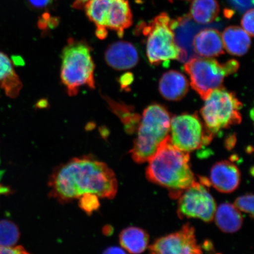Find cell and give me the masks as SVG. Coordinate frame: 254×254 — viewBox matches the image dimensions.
Returning <instances> with one entry per match:
<instances>
[{
	"label": "cell",
	"instance_id": "6da1fadb",
	"mask_svg": "<svg viewBox=\"0 0 254 254\" xmlns=\"http://www.w3.org/2000/svg\"><path fill=\"white\" fill-rule=\"evenodd\" d=\"M49 186L51 197L66 203L87 193L113 199L118 190V182L106 164L88 155L57 167L51 175Z\"/></svg>",
	"mask_w": 254,
	"mask_h": 254
},
{
	"label": "cell",
	"instance_id": "7a4b0ae2",
	"mask_svg": "<svg viewBox=\"0 0 254 254\" xmlns=\"http://www.w3.org/2000/svg\"><path fill=\"white\" fill-rule=\"evenodd\" d=\"M146 176L151 182L169 190L174 197L195 182L190 169L189 152L171 142L170 135L148 161Z\"/></svg>",
	"mask_w": 254,
	"mask_h": 254
},
{
	"label": "cell",
	"instance_id": "3957f363",
	"mask_svg": "<svg viewBox=\"0 0 254 254\" xmlns=\"http://www.w3.org/2000/svg\"><path fill=\"white\" fill-rule=\"evenodd\" d=\"M171 119L169 112L160 104H152L144 111L137 136L130 151L136 163L148 162L169 136Z\"/></svg>",
	"mask_w": 254,
	"mask_h": 254
},
{
	"label": "cell",
	"instance_id": "277c9868",
	"mask_svg": "<svg viewBox=\"0 0 254 254\" xmlns=\"http://www.w3.org/2000/svg\"><path fill=\"white\" fill-rule=\"evenodd\" d=\"M62 60L60 75L69 96L77 95L85 85L95 88V64L87 42L69 39L62 51Z\"/></svg>",
	"mask_w": 254,
	"mask_h": 254
},
{
	"label": "cell",
	"instance_id": "5b68a950",
	"mask_svg": "<svg viewBox=\"0 0 254 254\" xmlns=\"http://www.w3.org/2000/svg\"><path fill=\"white\" fill-rule=\"evenodd\" d=\"M236 60L223 64L205 57H193L184 64V70L190 76V86L205 100L215 89L222 87L224 78L239 68Z\"/></svg>",
	"mask_w": 254,
	"mask_h": 254
},
{
	"label": "cell",
	"instance_id": "8992f818",
	"mask_svg": "<svg viewBox=\"0 0 254 254\" xmlns=\"http://www.w3.org/2000/svg\"><path fill=\"white\" fill-rule=\"evenodd\" d=\"M205 101L201 114L205 128L212 135L241 122L243 104L233 92L221 87L212 91Z\"/></svg>",
	"mask_w": 254,
	"mask_h": 254
},
{
	"label": "cell",
	"instance_id": "52a82bcc",
	"mask_svg": "<svg viewBox=\"0 0 254 254\" xmlns=\"http://www.w3.org/2000/svg\"><path fill=\"white\" fill-rule=\"evenodd\" d=\"M142 33L147 36L146 52L152 65H158L179 59L181 50L171 27V19L165 12L157 16L147 25H141Z\"/></svg>",
	"mask_w": 254,
	"mask_h": 254
},
{
	"label": "cell",
	"instance_id": "ba28073f",
	"mask_svg": "<svg viewBox=\"0 0 254 254\" xmlns=\"http://www.w3.org/2000/svg\"><path fill=\"white\" fill-rule=\"evenodd\" d=\"M84 9L97 27L115 31L120 38L132 23V12L127 0H89Z\"/></svg>",
	"mask_w": 254,
	"mask_h": 254
},
{
	"label": "cell",
	"instance_id": "9c48e42d",
	"mask_svg": "<svg viewBox=\"0 0 254 254\" xmlns=\"http://www.w3.org/2000/svg\"><path fill=\"white\" fill-rule=\"evenodd\" d=\"M170 137L180 150L187 152L198 150L211 142L212 136L197 114H183L171 119Z\"/></svg>",
	"mask_w": 254,
	"mask_h": 254
},
{
	"label": "cell",
	"instance_id": "30bf717a",
	"mask_svg": "<svg viewBox=\"0 0 254 254\" xmlns=\"http://www.w3.org/2000/svg\"><path fill=\"white\" fill-rule=\"evenodd\" d=\"M207 186L194 182L183 190L178 206L180 217L198 218L206 222L214 220L217 205Z\"/></svg>",
	"mask_w": 254,
	"mask_h": 254
},
{
	"label": "cell",
	"instance_id": "8fae6325",
	"mask_svg": "<svg viewBox=\"0 0 254 254\" xmlns=\"http://www.w3.org/2000/svg\"><path fill=\"white\" fill-rule=\"evenodd\" d=\"M149 250L152 254H201V248L196 242L195 230L189 224L184 225L182 230L168 236L159 238Z\"/></svg>",
	"mask_w": 254,
	"mask_h": 254
},
{
	"label": "cell",
	"instance_id": "7c38bea8",
	"mask_svg": "<svg viewBox=\"0 0 254 254\" xmlns=\"http://www.w3.org/2000/svg\"><path fill=\"white\" fill-rule=\"evenodd\" d=\"M104 56L107 64L119 71L134 67L139 61L137 50L127 41H120L111 44Z\"/></svg>",
	"mask_w": 254,
	"mask_h": 254
},
{
	"label": "cell",
	"instance_id": "4fadbf2b",
	"mask_svg": "<svg viewBox=\"0 0 254 254\" xmlns=\"http://www.w3.org/2000/svg\"><path fill=\"white\" fill-rule=\"evenodd\" d=\"M209 182L219 192L231 193L240 185V171L237 166L230 161L218 162L211 168Z\"/></svg>",
	"mask_w": 254,
	"mask_h": 254
},
{
	"label": "cell",
	"instance_id": "5bb4252c",
	"mask_svg": "<svg viewBox=\"0 0 254 254\" xmlns=\"http://www.w3.org/2000/svg\"><path fill=\"white\" fill-rule=\"evenodd\" d=\"M192 49L197 56L205 58L224 55V47L220 31L212 28L200 30L193 38Z\"/></svg>",
	"mask_w": 254,
	"mask_h": 254
},
{
	"label": "cell",
	"instance_id": "9a60e30c",
	"mask_svg": "<svg viewBox=\"0 0 254 254\" xmlns=\"http://www.w3.org/2000/svg\"><path fill=\"white\" fill-rule=\"evenodd\" d=\"M159 90L166 100L179 101L188 93L189 82L182 72L171 70L162 76L159 82Z\"/></svg>",
	"mask_w": 254,
	"mask_h": 254
},
{
	"label": "cell",
	"instance_id": "2e32d148",
	"mask_svg": "<svg viewBox=\"0 0 254 254\" xmlns=\"http://www.w3.org/2000/svg\"><path fill=\"white\" fill-rule=\"evenodd\" d=\"M222 39L227 52L231 55L239 57L246 55L252 44L250 35L243 28L238 26L225 28Z\"/></svg>",
	"mask_w": 254,
	"mask_h": 254
},
{
	"label": "cell",
	"instance_id": "e0dca14e",
	"mask_svg": "<svg viewBox=\"0 0 254 254\" xmlns=\"http://www.w3.org/2000/svg\"><path fill=\"white\" fill-rule=\"evenodd\" d=\"M0 88L8 97H18L23 88V84L16 74L13 65L8 57L0 52Z\"/></svg>",
	"mask_w": 254,
	"mask_h": 254
},
{
	"label": "cell",
	"instance_id": "ac0fdd59",
	"mask_svg": "<svg viewBox=\"0 0 254 254\" xmlns=\"http://www.w3.org/2000/svg\"><path fill=\"white\" fill-rule=\"evenodd\" d=\"M216 224L220 229L227 233H233L240 230L243 218L240 211L230 203H223L216 209L214 217Z\"/></svg>",
	"mask_w": 254,
	"mask_h": 254
},
{
	"label": "cell",
	"instance_id": "d6986e66",
	"mask_svg": "<svg viewBox=\"0 0 254 254\" xmlns=\"http://www.w3.org/2000/svg\"><path fill=\"white\" fill-rule=\"evenodd\" d=\"M120 243L124 250L131 254H140L147 249L149 236L140 228L129 227L120 234Z\"/></svg>",
	"mask_w": 254,
	"mask_h": 254
},
{
	"label": "cell",
	"instance_id": "ffe728a7",
	"mask_svg": "<svg viewBox=\"0 0 254 254\" xmlns=\"http://www.w3.org/2000/svg\"><path fill=\"white\" fill-rule=\"evenodd\" d=\"M220 13L217 0H192L190 17L199 24L211 23Z\"/></svg>",
	"mask_w": 254,
	"mask_h": 254
},
{
	"label": "cell",
	"instance_id": "44dd1931",
	"mask_svg": "<svg viewBox=\"0 0 254 254\" xmlns=\"http://www.w3.org/2000/svg\"><path fill=\"white\" fill-rule=\"evenodd\" d=\"M20 236V231L14 222L7 220L0 221V246L13 247Z\"/></svg>",
	"mask_w": 254,
	"mask_h": 254
},
{
	"label": "cell",
	"instance_id": "7402d4cb",
	"mask_svg": "<svg viewBox=\"0 0 254 254\" xmlns=\"http://www.w3.org/2000/svg\"><path fill=\"white\" fill-rule=\"evenodd\" d=\"M109 102L111 109L114 113L117 114L127 128V130L134 129L135 125L139 123V115L133 112V109L131 107L126 106V105L120 104L114 102L113 101L107 100Z\"/></svg>",
	"mask_w": 254,
	"mask_h": 254
},
{
	"label": "cell",
	"instance_id": "603a6c76",
	"mask_svg": "<svg viewBox=\"0 0 254 254\" xmlns=\"http://www.w3.org/2000/svg\"><path fill=\"white\" fill-rule=\"evenodd\" d=\"M79 206L82 210L90 215L99 208V197L94 193H85L79 198Z\"/></svg>",
	"mask_w": 254,
	"mask_h": 254
},
{
	"label": "cell",
	"instance_id": "cb8c5ba5",
	"mask_svg": "<svg viewBox=\"0 0 254 254\" xmlns=\"http://www.w3.org/2000/svg\"><path fill=\"white\" fill-rule=\"evenodd\" d=\"M238 210L246 212L253 217L254 216V195L252 193L240 196L235 201L234 204Z\"/></svg>",
	"mask_w": 254,
	"mask_h": 254
},
{
	"label": "cell",
	"instance_id": "d4e9b609",
	"mask_svg": "<svg viewBox=\"0 0 254 254\" xmlns=\"http://www.w3.org/2000/svg\"><path fill=\"white\" fill-rule=\"evenodd\" d=\"M254 9L253 8L248 9L246 13L244 14L241 22L243 29L251 37L254 36Z\"/></svg>",
	"mask_w": 254,
	"mask_h": 254
},
{
	"label": "cell",
	"instance_id": "484cf974",
	"mask_svg": "<svg viewBox=\"0 0 254 254\" xmlns=\"http://www.w3.org/2000/svg\"><path fill=\"white\" fill-rule=\"evenodd\" d=\"M231 4L241 12L253 8L254 0H230Z\"/></svg>",
	"mask_w": 254,
	"mask_h": 254
},
{
	"label": "cell",
	"instance_id": "4316f807",
	"mask_svg": "<svg viewBox=\"0 0 254 254\" xmlns=\"http://www.w3.org/2000/svg\"><path fill=\"white\" fill-rule=\"evenodd\" d=\"M28 253L21 246L17 247H4L0 246V254H28Z\"/></svg>",
	"mask_w": 254,
	"mask_h": 254
},
{
	"label": "cell",
	"instance_id": "83f0119b",
	"mask_svg": "<svg viewBox=\"0 0 254 254\" xmlns=\"http://www.w3.org/2000/svg\"><path fill=\"white\" fill-rule=\"evenodd\" d=\"M134 80V77L131 72H127L122 75L119 79V82L122 90H127L130 85Z\"/></svg>",
	"mask_w": 254,
	"mask_h": 254
},
{
	"label": "cell",
	"instance_id": "f1b7e54d",
	"mask_svg": "<svg viewBox=\"0 0 254 254\" xmlns=\"http://www.w3.org/2000/svg\"><path fill=\"white\" fill-rule=\"evenodd\" d=\"M52 0H28L30 4L35 8L41 9L50 4Z\"/></svg>",
	"mask_w": 254,
	"mask_h": 254
},
{
	"label": "cell",
	"instance_id": "f546056e",
	"mask_svg": "<svg viewBox=\"0 0 254 254\" xmlns=\"http://www.w3.org/2000/svg\"><path fill=\"white\" fill-rule=\"evenodd\" d=\"M95 35L100 40H104L108 36V30L103 27H97Z\"/></svg>",
	"mask_w": 254,
	"mask_h": 254
},
{
	"label": "cell",
	"instance_id": "4dcf8cb0",
	"mask_svg": "<svg viewBox=\"0 0 254 254\" xmlns=\"http://www.w3.org/2000/svg\"><path fill=\"white\" fill-rule=\"evenodd\" d=\"M104 254H126V252L123 249L117 247H111L108 248L103 252Z\"/></svg>",
	"mask_w": 254,
	"mask_h": 254
},
{
	"label": "cell",
	"instance_id": "1f68e13d",
	"mask_svg": "<svg viewBox=\"0 0 254 254\" xmlns=\"http://www.w3.org/2000/svg\"><path fill=\"white\" fill-rule=\"evenodd\" d=\"M88 1L89 0H75L72 4V7L78 9H84Z\"/></svg>",
	"mask_w": 254,
	"mask_h": 254
},
{
	"label": "cell",
	"instance_id": "d6a6232c",
	"mask_svg": "<svg viewBox=\"0 0 254 254\" xmlns=\"http://www.w3.org/2000/svg\"><path fill=\"white\" fill-rule=\"evenodd\" d=\"M12 61L13 62L14 64L17 66H22L24 64V60L20 56H12Z\"/></svg>",
	"mask_w": 254,
	"mask_h": 254
},
{
	"label": "cell",
	"instance_id": "836d02e7",
	"mask_svg": "<svg viewBox=\"0 0 254 254\" xmlns=\"http://www.w3.org/2000/svg\"><path fill=\"white\" fill-rule=\"evenodd\" d=\"M48 106V101L47 100L43 99L41 100L38 102L37 104V106L38 108H40V109H44V108H46Z\"/></svg>",
	"mask_w": 254,
	"mask_h": 254
},
{
	"label": "cell",
	"instance_id": "e575fe53",
	"mask_svg": "<svg viewBox=\"0 0 254 254\" xmlns=\"http://www.w3.org/2000/svg\"><path fill=\"white\" fill-rule=\"evenodd\" d=\"M9 191H10V190H9L8 187H5L0 185V193L5 194V193H9Z\"/></svg>",
	"mask_w": 254,
	"mask_h": 254
},
{
	"label": "cell",
	"instance_id": "d590c367",
	"mask_svg": "<svg viewBox=\"0 0 254 254\" xmlns=\"http://www.w3.org/2000/svg\"><path fill=\"white\" fill-rule=\"evenodd\" d=\"M170 1H171V0H170ZM187 1H190V0H187Z\"/></svg>",
	"mask_w": 254,
	"mask_h": 254
}]
</instances>
